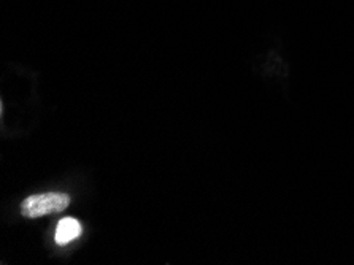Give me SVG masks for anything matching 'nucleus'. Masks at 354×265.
<instances>
[{
	"instance_id": "f257e3e1",
	"label": "nucleus",
	"mask_w": 354,
	"mask_h": 265,
	"mask_svg": "<svg viewBox=\"0 0 354 265\" xmlns=\"http://www.w3.org/2000/svg\"><path fill=\"white\" fill-rule=\"evenodd\" d=\"M71 205V197L62 192H46L30 196L21 205V214L26 218H40V216L64 212Z\"/></svg>"
},
{
	"instance_id": "f03ea898",
	"label": "nucleus",
	"mask_w": 354,
	"mask_h": 265,
	"mask_svg": "<svg viewBox=\"0 0 354 265\" xmlns=\"http://www.w3.org/2000/svg\"><path fill=\"white\" fill-rule=\"evenodd\" d=\"M83 227L73 218H64L56 227V243L61 246H66L73 240H77L82 235Z\"/></svg>"
}]
</instances>
